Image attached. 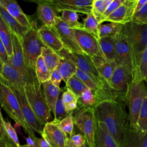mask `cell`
Masks as SVG:
<instances>
[{"label":"cell","instance_id":"obj_1","mask_svg":"<svg viewBox=\"0 0 147 147\" xmlns=\"http://www.w3.org/2000/svg\"><path fill=\"white\" fill-rule=\"evenodd\" d=\"M92 108L96 121L103 123L119 146L122 147L125 129L129 122L123 106L117 99H109Z\"/></svg>","mask_w":147,"mask_h":147},{"label":"cell","instance_id":"obj_2","mask_svg":"<svg viewBox=\"0 0 147 147\" xmlns=\"http://www.w3.org/2000/svg\"><path fill=\"white\" fill-rule=\"evenodd\" d=\"M146 94L147 87L137 67L133 74L125 100L129 109V123L133 127L138 128L137 121L140 111Z\"/></svg>","mask_w":147,"mask_h":147},{"label":"cell","instance_id":"obj_3","mask_svg":"<svg viewBox=\"0 0 147 147\" xmlns=\"http://www.w3.org/2000/svg\"><path fill=\"white\" fill-rule=\"evenodd\" d=\"M25 94L28 102L40 122L44 126L52 119L51 111L46 103L41 84L36 75L29 78L25 86Z\"/></svg>","mask_w":147,"mask_h":147},{"label":"cell","instance_id":"obj_4","mask_svg":"<svg viewBox=\"0 0 147 147\" xmlns=\"http://www.w3.org/2000/svg\"><path fill=\"white\" fill-rule=\"evenodd\" d=\"M0 104L8 115L17 124L22 126L29 137L33 140L36 137L34 131L26 123L17 98L13 90L3 80L0 74Z\"/></svg>","mask_w":147,"mask_h":147},{"label":"cell","instance_id":"obj_5","mask_svg":"<svg viewBox=\"0 0 147 147\" xmlns=\"http://www.w3.org/2000/svg\"><path fill=\"white\" fill-rule=\"evenodd\" d=\"M38 29L36 22L32 21L31 26L22 41L25 64L32 76L36 75V61L38 57L41 55L42 48L45 47L40 37Z\"/></svg>","mask_w":147,"mask_h":147},{"label":"cell","instance_id":"obj_6","mask_svg":"<svg viewBox=\"0 0 147 147\" xmlns=\"http://www.w3.org/2000/svg\"><path fill=\"white\" fill-rule=\"evenodd\" d=\"M122 31L130 47L135 69L138 67L141 55L147 47V24L131 22L124 25Z\"/></svg>","mask_w":147,"mask_h":147},{"label":"cell","instance_id":"obj_7","mask_svg":"<svg viewBox=\"0 0 147 147\" xmlns=\"http://www.w3.org/2000/svg\"><path fill=\"white\" fill-rule=\"evenodd\" d=\"M74 124L84 136L90 147H94L96 119L92 107H79L74 115Z\"/></svg>","mask_w":147,"mask_h":147},{"label":"cell","instance_id":"obj_8","mask_svg":"<svg viewBox=\"0 0 147 147\" xmlns=\"http://www.w3.org/2000/svg\"><path fill=\"white\" fill-rule=\"evenodd\" d=\"M132 74L122 65H117L110 82V86L116 99L125 101L129 86L132 79Z\"/></svg>","mask_w":147,"mask_h":147},{"label":"cell","instance_id":"obj_9","mask_svg":"<svg viewBox=\"0 0 147 147\" xmlns=\"http://www.w3.org/2000/svg\"><path fill=\"white\" fill-rule=\"evenodd\" d=\"M12 90L18 99L22 114L26 123L33 131H34L41 136L44 126L37 119L28 101L25 94V87L19 89Z\"/></svg>","mask_w":147,"mask_h":147},{"label":"cell","instance_id":"obj_10","mask_svg":"<svg viewBox=\"0 0 147 147\" xmlns=\"http://www.w3.org/2000/svg\"><path fill=\"white\" fill-rule=\"evenodd\" d=\"M114 39L115 46V61L117 64L124 66L133 75L134 68L131 49L122 29L120 33L114 37Z\"/></svg>","mask_w":147,"mask_h":147},{"label":"cell","instance_id":"obj_11","mask_svg":"<svg viewBox=\"0 0 147 147\" xmlns=\"http://www.w3.org/2000/svg\"><path fill=\"white\" fill-rule=\"evenodd\" d=\"M57 53L61 57L73 62L78 68L102 79L100 76L91 56L84 53L71 52L64 47Z\"/></svg>","mask_w":147,"mask_h":147},{"label":"cell","instance_id":"obj_12","mask_svg":"<svg viewBox=\"0 0 147 147\" xmlns=\"http://www.w3.org/2000/svg\"><path fill=\"white\" fill-rule=\"evenodd\" d=\"M74 32L82 51L91 57H103L98 40L84 29H75Z\"/></svg>","mask_w":147,"mask_h":147},{"label":"cell","instance_id":"obj_13","mask_svg":"<svg viewBox=\"0 0 147 147\" xmlns=\"http://www.w3.org/2000/svg\"><path fill=\"white\" fill-rule=\"evenodd\" d=\"M58 12L69 10L88 14L91 13L93 0H45Z\"/></svg>","mask_w":147,"mask_h":147},{"label":"cell","instance_id":"obj_14","mask_svg":"<svg viewBox=\"0 0 147 147\" xmlns=\"http://www.w3.org/2000/svg\"><path fill=\"white\" fill-rule=\"evenodd\" d=\"M55 26L64 47L71 52L84 53L77 42L74 29L69 28L59 16L55 17Z\"/></svg>","mask_w":147,"mask_h":147},{"label":"cell","instance_id":"obj_15","mask_svg":"<svg viewBox=\"0 0 147 147\" xmlns=\"http://www.w3.org/2000/svg\"><path fill=\"white\" fill-rule=\"evenodd\" d=\"M41 136L48 142L49 147H66L68 138L53 121L44 126Z\"/></svg>","mask_w":147,"mask_h":147},{"label":"cell","instance_id":"obj_16","mask_svg":"<svg viewBox=\"0 0 147 147\" xmlns=\"http://www.w3.org/2000/svg\"><path fill=\"white\" fill-rule=\"evenodd\" d=\"M137 1L138 0H124L117 9L106 19L105 21L122 25L132 22Z\"/></svg>","mask_w":147,"mask_h":147},{"label":"cell","instance_id":"obj_17","mask_svg":"<svg viewBox=\"0 0 147 147\" xmlns=\"http://www.w3.org/2000/svg\"><path fill=\"white\" fill-rule=\"evenodd\" d=\"M12 47L13 52L10 58V64L28 80L34 75L32 76L30 75L25 65L22 41L14 33H13Z\"/></svg>","mask_w":147,"mask_h":147},{"label":"cell","instance_id":"obj_18","mask_svg":"<svg viewBox=\"0 0 147 147\" xmlns=\"http://www.w3.org/2000/svg\"><path fill=\"white\" fill-rule=\"evenodd\" d=\"M38 32L45 46L56 52H59L64 48L56 26L42 25L38 28Z\"/></svg>","mask_w":147,"mask_h":147},{"label":"cell","instance_id":"obj_19","mask_svg":"<svg viewBox=\"0 0 147 147\" xmlns=\"http://www.w3.org/2000/svg\"><path fill=\"white\" fill-rule=\"evenodd\" d=\"M122 147H147V131L126 125Z\"/></svg>","mask_w":147,"mask_h":147},{"label":"cell","instance_id":"obj_20","mask_svg":"<svg viewBox=\"0 0 147 147\" xmlns=\"http://www.w3.org/2000/svg\"><path fill=\"white\" fill-rule=\"evenodd\" d=\"M3 80L12 89H19L24 87L27 80L11 64H3L1 74Z\"/></svg>","mask_w":147,"mask_h":147},{"label":"cell","instance_id":"obj_21","mask_svg":"<svg viewBox=\"0 0 147 147\" xmlns=\"http://www.w3.org/2000/svg\"><path fill=\"white\" fill-rule=\"evenodd\" d=\"M94 147H119L105 125L96 121Z\"/></svg>","mask_w":147,"mask_h":147},{"label":"cell","instance_id":"obj_22","mask_svg":"<svg viewBox=\"0 0 147 147\" xmlns=\"http://www.w3.org/2000/svg\"><path fill=\"white\" fill-rule=\"evenodd\" d=\"M33 2L38 4L37 9V17L43 25L55 26V18L57 16L55 9L46 2L45 0L33 1Z\"/></svg>","mask_w":147,"mask_h":147},{"label":"cell","instance_id":"obj_23","mask_svg":"<svg viewBox=\"0 0 147 147\" xmlns=\"http://www.w3.org/2000/svg\"><path fill=\"white\" fill-rule=\"evenodd\" d=\"M91 57L100 76L110 86L111 78L115 68L118 65L116 61L108 60L104 57Z\"/></svg>","mask_w":147,"mask_h":147},{"label":"cell","instance_id":"obj_24","mask_svg":"<svg viewBox=\"0 0 147 147\" xmlns=\"http://www.w3.org/2000/svg\"><path fill=\"white\" fill-rule=\"evenodd\" d=\"M0 2L9 14L21 25L28 29L30 27L32 21L29 17L23 12L17 1L13 0H0Z\"/></svg>","mask_w":147,"mask_h":147},{"label":"cell","instance_id":"obj_25","mask_svg":"<svg viewBox=\"0 0 147 147\" xmlns=\"http://www.w3.org/2000/svg\"><path fill=\"white\" fill-rule=\"evenodd\" d=\"M0 15L11 32L15 34L22 41V39L27 32L28 28L21 25L13 17H12L3 5L0 2Z\"/></svg>","mask_w":147,"mask_h":147},{"label":"cell","instance_id":"obj_26","mask_svg":"<svg viewBox=\"0 0 147 147\" xmlns=\"http://www.w3.org/2000/svg\"><path fill=\"white\" fill-rule=\"evenodd\" d=\"M41 87L46 103L51 111L54 113L55 106L61 90L60 87L53 85L50 80L42 83Z\"/></svg>","mask_w":147,"mask_h":147},{"label":"cell","instance_id":"obj_27","mask_svg":"<svg viewBox=\"0 0 147 147\" xmlns=\"http://www.w3.org/2000/svg\"><path fill=\"white\" fill-rule=\"evenodd\" d=\"M0 37L6 48L7 55L10 58L12 56L13 47V33L7 25L6 22L3 20L2 17L0 15Z\"/></svg>","mask_w":147,"mask_h":147},{"label":"cell","instance_id":"obj_28","mask_svg":"<svg viewBox=\"0 0 147 147\" xmlns=\"http://www.w3.org/2000/svg\"><path fill=\"white\" fill-rule=\"evenodd\" d=\"M99 43L103 57L108 60H115V46L114 37L100 38Z\"/></svg>","mask_w":147,"mask_h":147},{"label":"cell","instance_id":"obj_29","mask_svg":"<svg viewBox=\"0 0 147 147\" xmlns=\"http://www.w3.org/2000/svg\"><path fill=\"white\" fill-rule=\"evenodd\" d=\"M41 56L51 72L57 68L60 59V56L57 52L45 46L41 49Z\"/></svg>","mask_w":147,"mask_h":147},{"label":"cell","instance_id":"obj_30","mask_svg":"<svg viewBox=\"0 0 147 147\" xmlns=\"http://www.w3.org/2000/svg\"><path fill=\"white\" fill-rule=\"evenodd\" d=\"M57 69L62 76L63 81L66 84L68 79L76 74L77 67L71 61L60 57Z\"/></svg>","mask_w":147,"mask_h":147},{"label":"cell","instance_id":"obj_31","mask_svg":"<svg viewBox=\"0 0 147 147\" xmlns=\"http://www.w3.org/2000/svg\"><path fill=\"white\" fill-rule=\"evenodd\" d=\"M124 25L110 22L107 24H100L99 26V37L100 38L114 37L122 30Z\"/></svg>","mask_w":147,"mask_h":147},{"label":"cell","instance_id":"obj_32","mask_svg":"<svg viewBox=\"0 0 147 147\" xmlns=\"http://www.w3.org/2000/svg\"><path fill=\"white\" fill-rule=\"evenodd\" d=\"M35 72L36 77L41 84L50 80L51 72L45 64L41 55L37 60Z\"/></svg>","mask_w":147,"mask_h":147},{"label":"cell","instance_id":"obj_33","mask_svg":"<svg viewBox=\"0 0 147 147\" xmlns=\"http://www.w3.org/2000/svg\"><path fill=\"white\" fill-rule=\"evenodd\" d=\"M67 88L72 91L79 98L82 94L88 88L85 84L75 74L72 75L66 83Z\"/></svg>","mask_w":147,"mask_h":147},{"label":"cell","instance_id":"obj_34","mask_svg":"<svg viewBox=\"0 0 147 147\" xmlns=\"http://www.w3.org/2000/svg\"><path fill=\"white\" fill-rule=\"evenodd\" d=\"M60 17L63 22L73 29H83V25L79 22V16L75 11L69 10L63 11L62 15Z\"/></svg>","mask_w":147,"mask_h":147},{"label":"cell","instance_id":"obj_35","mask_svg":"<svg viewBox=\"0 0 147 147\" xmlns=\"http://www.w3.org/2000/svg\"><path fill=\"white\" fill-rule=\"evenodd\" d=\"M83 29L95 36L99 41V24L92 13L87 14L83 21Z\"/></svg>","mask_w":147,"mask_h":147},{"label":"cell","instance_id":"obj_36","mask_svg":"<svg viewBox=\"0 0 147 147\" xmlns=\"http://www.w3.org/2000/svg\"><path fill=\"white\" fill-rule=\"evenodd\" d=\"M61 98L65 110L68 113L77 108L78 98L69 89L67 88L66 90L63 92Z\"/></svg>","mask_w":147,"mask_h":147},{"label":"cell","instance_id":"obj_37","mask_svg":"<svg viewBox=\"0 0 147 147\" xmlns=\"http://www.w3.org/2000/svg\"><path fill=\"white\" fill-rule=\"evenodd\" d=\"M55 122L59 127L68 136L70 137L74 134V119L72 111L69 113L65 117L62 119L61 121Z\"/></svg>","mask_w":147,"mask_h":147},{"label":"cell","instance_id":"obj_38","mask_svg":"<svg viewBox=\"0 0 147 147\" xmlns=\"http://www.w3.org/2000/svg\"><path fill=\"white\" fill-rule=\"evenodd\" d=\"M113 0H93L91 13L98 22L103 13Z\"/></svg>","mask_w":147,"mask_h":147},{"label":"cell","instance_id":"obj_39","mask_svg":"<svg viewBox=\"0 0 147 147\" xmlns=\"http://www.w3.org/2000/svg\"><path fill=\"white\" fill-rule=\"evenodd\" d=\"M96 101L94 92L89 88L86 90L78 100V104L80 106V107H93Z\"/></svg>","mask_w":147,"mask_h":147},{"label":"cell","instance_id":"obj_40","mask_svg":"<svg viewBox=\"0 0 147 147\" xmlns=\"http://www.w3.org/2000/svg\"><path fill=\"white\" fill-rule=\"evenodd\" d=\"M137 127L142 131H147V94L144 100L140 111L137 121Z\"/></svg>","mask_w":147,"mask_h":147},{"label":"cell","instance_id":"obj_41","mask_svg":"<svg viewBox=\"0 0 147 147\" xmlns=\"http://www.w3.org/2000/svg\"><path fill=\"white\" fill-rule=\"evenodd\" d=\"M62 95V94H61ZM61 95H59V97L56 102L55 111H54V119L53 121L58 122L61 121L64 117H65L69 113L66 111L65 108L64 107L63 102L62 100Z\"/></svg>","mask_w":147,"mask_h":147},{"label":"cell","instance_id":"obj_42","mask_svg":"<svg viewBox=\"0 0 147 147\" xmlns=\"http://www.w3.org/2000/svg\"><path fill=\"white\" fill-rule=\"evenodd\" d=\"M123 1L124 0H113L101 16V18L99 22V25L102 24V23H103V22H105L106 19L109 17L111 14H112L122 3Z\"/></svg>","mask_w":147,"mask_h":147},{"label":"cell","instance_id":"obj_43","mask_svg":"<svg viewBox=\"0 0 147 147\" xmlns=\"http://www.w3.org/2000/svg\"><path fill=\"white\" fill-rule=\"evenodd\" d=\"M138 69L142 79L147 84V47L141 55Z\"/></svg>","mask_w":147,"mask_h":147},{"label":"cell","instance_id":"obj_44","mask_svg":"<svg viewBox=\"0 0 147 147\" xmlns=\"http://www.w3.org/2000/svg\"><path fill=\"white\" fill-rule=\"evenodd\" d=\"M132 22L139 24H147V2L141 9L134 13Z\"/></svg>","mask_w":147,"mask_h":147},{"label":"cell","instance_id":"obj_45","mask_svg":"<svg viewBox=\"0 0 147 147\" xmlns=\"http://www.w3.org/2000/svg\"><path fill=\"white\" fill-rule=\"evenodd\" d=\"M4 126L6 133L10 139L11 140V141L13 142V144L15 145L16 147H19L21 145L20 144L17 133L14 127L12 126L10 122L5 121Z\"/></svg>","mask_w":147,"mask_h":147},{"label":"cell","instance_id":"obj_46","mask_svg":"<svg viewBox=\"0 0 147 147\" xmlns=\"http://www.w3.org/2000/svg\"><path fill=\"white\" fill-rule=\"evenodd\" d=\"M69 138L75 147H83L87 142L86 138L82 133L74 134Z\"/></svg>","mask_w":147,"mask_h":147},{"label":"cell","instance_id":"obj_47","mask_svg":"<svg viewBox=\"0 0 147 147\" xmlns=\"http://www.w3.org/2000/svg\"><path fill=\"white\" fill-rule=\"evenodd\" d=\"M61 80H63L62 76L57 68L51 72L50 80L53 85L57 87H59Z\"/></svg>","mask_w":147,"mask_h":147},{"label":"cell","instance_id":"obj_48","mask_svg":"<svg viewBox=\"0 0 147 147\" xmlns=\"http://www.w3.org/2000/svg\"><path fill=\"white\" fill-rule=\"evenodd\" d=\"M0 58L3 64H10V58L7 55L6 48L0 37Z\"/></svg>","mask_w":147,"mask_h":147},{"label":"cell","instance_id":"obj_49","mask_svg":"<svg viewBox=\"0 0 147 147\" xmlns=\"http://www.w3.org/2000/svg\"><path fill=\"white\" fill-rule=\"evenodd\" d=\"M4 120L1 114V110H0V137L2 139H5L9 137L6 131L4 126Z\"/></svg>","mask_w":147,"mask_h":147},{"label":"cell","instance_id":"obj_50","mask_svg":"<svg viewBox=\"0 0 147 147\" xmlns=\"http://www.w3.org/2000/svg\"><path fill=\"white\" fill-rule=\"evenodd\" d=\"M34 141L37 147H49L48 142L43 138L36 137Z\"/></svg>","mask_w":147,"mask_h":147},{"label":"cell","instance_id":"obj_51","mask_svg":"<svg viewBox=\"0 0 147 147\" xmlns=\"http://www.w3.org/2000/svg\"><path fill=\"white\" fill-rule=\"evenodd\" d=\"M3 140V147H16L9 137L2 139Z\"/></svg>","mask_w":147,"mask_h":147},{"label":"cell","instance_id":"obj_52","mask_svg":"<svg viewBox=\"0 0 147 147\" xmlns=\"http://www.w3.org/2000/svg\"><path fill=\"white\" fill-rule=\"evenodd\" d=\"M146 2H147V0H138L136 7V12L138 11L140 9H141L143 7V6L146 3Z\"/></svg>","mask_w":147,"mask_h":147},{"label":"cell","instance_id":"obj_53","mask_svg":"<svg viewBox=\"0 0 147 147\" xmlns=\"http://www.w3.org/2000/svg\"><path fill=\"white\" fill-rule=\"evenodd\" d=\"M66 147H75V146L72 144V143L71 142V140H70L69 137H68V139H67ZM83 147H90V146H89V145H88V144L87 143V142H86V144L84 145V146Z\"/></svg>","mask_w":147,"mask_h":147},{"label":"cell","instance_id":"obj_54","mask_svg":"<svg viewBox=\"0 0 147 147\" xmlns=\"http://www.w3.org/2000/svg\"><path fill=\"white\" fill-rule=\"evenodd\" d=\"M3 63L1 60V59L0 58V74H2V67H3Z\"/></svg>","mask_w":147,"mask_h":147},{"label":"cell","instance_id":"obj_55","mask_svg":"<svg viewBox=\"0 0 147 147\" xmlns=\"http://www.w3.org/2000/svg\"><path fill=\"white\" fill-rule=\"evenodd\" d=\"M19 147H37V146L36 145H33V146H30L26 144H24V145H21Z\"/></svg>","mask_w":147,"mask_h":147},{"label":"cell","instance_id":"obj_56","mask_svg":"<svg viewBox=\"0 0 147 147\" xmlns=\"http://www.w3.org/2000/svg\"><path fill=\"white\" fill-rule=\"evenodd\" d=\"M0 147H3V140L0 137Z\"/></svg>","mask_w":147,"mask_h":147}]
</instances>
